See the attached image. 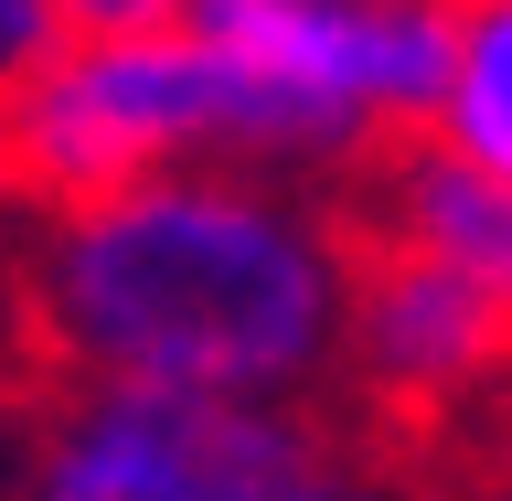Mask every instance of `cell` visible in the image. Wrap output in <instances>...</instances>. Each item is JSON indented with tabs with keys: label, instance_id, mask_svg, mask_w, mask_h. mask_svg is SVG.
I'll return each mask as SVG.
<instances>
[{
	"label": "cell",
	"instance_id": "obj_1",
	"mask_svg": "<svg viewBox=\"0 0 512 501\" xmlns=\"http://www.w3.org/2000/svg\"><path fill=\"white\" fill-rule=\"evenodd\" d=\"M331 470H352L331 395L224 406V395L54 384L0 406V501H278Z\"/></svg>",
	"mask_w": 512,
	"mask_h": 501
},
{
	"label": "cell",
	"instance_id": "obj_2",
	"mask_svg": "<svg viewBox=\"0 0 512 501\" xmlns=\"http://www.w3.org/2000/svg\"><path fill=\"white\" fill-rule=\"evenodd\" d=\"M438 128L491 171V182H512V0H459Z\"/></svg>",
	"mask_w": 512,
	"mask_h": 501
},
{
	"label": "cell",
	"instance_id": "obj_3",
	"mask_svg": "<svg viewBox=\"0 0 512 501\" xmlns=\"http://www.w3.org/2000/svg\"><path fill=\"white\" fill-rule=\"evenodd\" d=\"M64 43H75V32H64L54 0H0V96H22Z\"/></svg>",
	"mask_w": 512,
	"mask_h": 501
},
{
	"label": "cell",
	"instance_id": "obj_4",
	"mask_svg": "<svg viewBox=\"0 0 512 501\" xmlns=\"http://www.w3.org/2000/svg\"><path fill=\"white\" fill-rule=\"evenodd\" d=\"M54 11H64L75 43H107V32H160L182 0H54Z\"/></svg>",
	"mask_w": 512,
	"mask_h": 501
},
{
	"label": "cell",
	"instance_id": "obj_5",
	"mask_svg": "<svg viewBox=\"0 0 512 501\" xmlns=\"http://www.w3.org/2000/svg\"><path fill=\"white\" fill-rule=\"evenodd\" d=\"M278 501H374L352 470H331V480H299V491H278Z\"/></svg>",
	"mask_w": 512,
	"mask_h": 501
}]
</instances>
